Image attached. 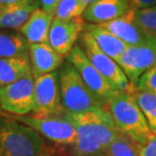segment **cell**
I'll use <instances>...</instances> for the list:
<instances>
[{
    "instance_id": "1",
    "label": "cell",
    "mask_w": 156,
    "mask_h": 156,
    "mask_svg": "<svg viewBox=\"0 0 156 156\" xmlns=\"http://www.w3.org/2000/svg\"><path fill=\"white\" fill-rule=\"evenodd\" d=\"M77 132L76 142L71 147L72 156H105L107 149L119 131L110 113L102 108L72 114L63 112Z\"/></svg>"
},
{
    "instance_id": "2",
    "label": "cell",
    "mask_w": 156,
    "mask_h": 156,
    "mask_svg": "<svg viewBox=\"0 0 156 156\" xmlns=\"http://www.w3.org/2000/svg\"><path fill=\"white\" fill-rule=\"evenodd\" d=\"M118 131L138 145H143L154 135L131 92L116 90L107 108Z\"/></svg>"
},
{
    "instance_id": "3",
    "label": "cell",
    "mask_w": 156,
    "mask_h": 156,
    "mask_svg": "<svg viewBox=\"0 0 156 156\" xmlns=\"http://www.w3.org/2000/svg\"><path fill=\"white\" fill-rule=\"evenodd\" d=\"M43 147L38 132L7 113L0 115V156H38Z\"/></svg>"
},
{
    "instance_id": "4",
    "label": "cell",
    "mask_w": 156,
    "mask_h": 156,
    "mask_svg": "<svg viewBox=\"0 0 156 156\" xmlns=\"http://www.w3.org/2000/svg\"><path fill=\"white\" fill-rule=\"evenodd\" d=\"M61 102L65 112L79 114L105 107L90 91L75 67L69 62L63 63L59 70Z\"/></svg>"
},
{
    "instance_id": "5",
    "label": "cell",
    "mask_w": 156,
    "mask_h": 156,
    "mask_svg": "<svg viewBox=\"0 0 156 156\" xmlns=\"http://www.w3.org/2000/svg\"><path fill=\"white\" fill-rule=\"evenodd\" d=\"M80 44L81 49L85 53L88 60L105 78V80L110 84L112 88L120 91L134 92L136 88L131 84L123 69L119 66L116 61L105 55L98 48L93 38L86 30L81 34Z\"/></svg>"
},
{
    "instance_id": "6",
    "label": "cell",
    "mask_w": 156,
    "mask_h": 156,
    "mask_svg": "<svg viewBox=\"0 0 156 156\" xmlns=\"http://www.w3.org/2000/svg\"><path fill=\"white\" fill-rule=\"evenodd\" d=\"M12 119L20 123L30 127L47 140L59 146H72L77 139L75 127L65 118L60 116H14Z\"/></svg>"
},
{
    "instance_id": "7",
    "label": "cell",
    "mask_w": 156,
    "mask_h": 156,
    "mask_svg": "<svg viewBox=\"0 0 156 156\" xmlns=\"http://www.w3.org/2000/svg\"><path fill=\"white\" fill-rule=\"evenodd\" d=\"M35 77L33 73L0 88V110L9 115L24 116L33 111Z\"/></svg>"
},
{
    "instance_id": "8",
    "label": "cell",
    "mask_w": 156,
    "mask_h": 156,
    "mask_svg": "<svg viewBox=\"0 0 156 156\" xmlns=\"http://www.w3.org/2000/svg\"><path fill=\"white\" fill-rule=\"evenodd\" d=\"M33 114L36 116H60L64 108L61 102L59 71L35 78Z\"/></svg>"
},
{
    "instance_id": "9",
    "label": "cell",
    "mask_w": 156,
    "mask_h": 156,
    "mask_svg": "<svg viewBox=\"0 0 156 156\" xmlns=\"http://www.w3.org/2000/svg\"><path fill=\"white\" fill-rule=\"evenodd\" d=\"M67 61L75 67V69L78 71L80 77L82 78L86 86L90 89V91L99 99L105 108H107L108 101L116 90L112 88L110 84L95 69V67L88 60L80 46H74L72 51L67 57Z\"/></svg>"
},
{
    "instance_id": "10",
    "label": "cell",
    "mask_w": 156,
    "mask_h": 156,
    "mask_svg": "<svg viewBox=\"0 0 156 156\" xmlns=\"http://www.w3.org/2000/svg\"><path fill=\"white\" fill-rule=\"evenodd\" d=\"M117 63L136 88L141 76L156 65V45L128 46Z\"/></svg>"
},
{
    "instance_id": "11",
    "label": "cell",
    "mask_w": 156,
    "mask_h": 156,
    "mask_svg": "<svg viewBox=\"0 0 156 156\" xmlns=\"http://www.w3.org/2000/svg\"><path fill=\"white\" fill-rule=\"evenodd\" d=\"M98 26L108 30L128 46L156 45V35L147 32L137 23L135 20V9L133 8L117 20Z\"/></svg>"
},
{
    "instance_id": "12",
    "label": "cell",
    "mask_w": 156,
    "mask_h": 156,
    "mask_svg": "<svg viewBox=\"0 0 156 156\" xmlns=\"http://www.w3.org/2000/svg\"><path fill=\"white\" fill-rule=\"evenodd\" d=\"M84 29L85 23L82 16L71 20L54 17L50 29L48 44L64 58L68 57Z\"/></svg>"
},
{
    "instance_id": "13",
    "label": "cell",
    "mask_w": 156,
    "mask_h": 156,
    "mask_svg": "<svg viewBox=\"0 0 156 156\" xmlns=\"http://www.w3.org/2000/svg\"><path fill=\"white\" fill-rule=\"evenodd\" d=\"M29 58L35 78L57 71L64 61L63 56L56 52L48 43L29 45Z\"/></svg>"
},
{
    "instance_id": "14",
    "label": "cell",
    "mask_w": 156,
    "mask_h": 156,
    "mask_svg": "<svg viewBox=\"0 0 156 156\" xmlns=\"http://www.w3.org/2000/svg\"><path fill=\"white\" fill-rule=\"evenodd\" d=\"M131 9L129 0H94L84 10V20L101 24L121 17Z\"/></svg>"
},
{
    "instance_id": "15",
    "label": "cell",
    "mask_w": 156,
    "mask_h": 156,
    "mask_svg": "<svg viewBox=\"0 0 156 156\" xmlns=\"http://www.w3.org/2000/svg\"><path fill=\"white\" fill-rule=\"evenodd\" d=\"M39 5L40 2L36 0H23L13 4L0 5V30H20Z\"/></svg>"
},
{
    "instance_id": "16",
    "label": "cell",
    "mask_w": 156,
    "mask_h": 156,
    "mask_svg": "<svg viewBox=\"0 0 156 156\" xmlns=\"http://www.w3.org/2000/svg\"><path fill=\"white\" fill-rule=\"evenodd\" d=\"M54 15L48 13L42 8H37L27 23L20 27V33L30 44L48 43L49 33Z\"/></svg>"
},
{
    "instance_id": "17",
    "label": "cell",
    "mask_w": 156,
    "mask_h": 156,
    "mask_svg": "<svg viewBox=\"0 0 156 156\" xmlns=\"http://www.w3.org/2000/svg\"><path fill=\"white\" fill-rule=\"evenodd\" d=\"M85 30L92 37L98 48L116 62L128 48L126 43L98 24H87Z\"/></svg>"
},
{
    "instance_id": "18",
    "label": "cell",
    "mask_w": 156,
    "mask_h": 156,
    "mask_svg": "<svg viewBox=\"0 0 156 156\" xmlns=\"http://www.w3.org/2000/svg\"><path fill=\"white\" fill-rule=\"evenodd\" d=\"M32 73L29 56L0 59V88Z\"/></svg>"
},
{
    "instance_id": "19",
    "label": "cell",
    "mask_w": 156,
    "mask_h": 156,
    "mask_svg": "<svg viewBox=\"0 0 156 156\" xmlns=\"http://www.w3.org/2000/svg\"><path fill=\"white\" fill-rule=\"evenodd\" d=\"M29 56V43L20 33L0 30V59Z\"/></svg>"
},
{
    "instance_id": "20",
    "label": "cell",
    "mask_w": 156,
    "mask_h": 156,
    "mask_svg": "<svg viewBox=\"0 0 156 156\" xmlns=\"http://www.w3.org/2000/svg\"><path fill=\"white\" fill-rule=\"evenodd\" d=\"M132 94L144 115L151 133L156 136V93L135 89Z\"/></svg>"
},
{
    "instance_id": "21",
    "label": "cell",
    "mask_w": 156,
    "mask_h": 156,
    "mask_svg": "<svg viewBox=\"0 0 156 156\" xmlns=\"http://www.w3.org/2000/svg\"><path fill=\"white\" fill-rule=\"evenodd\" d=\"M105 156H139L138 145L119 132L108 147Z\"/></svg>"
},
{
    "instance_id": "22",
    "label": "cell",
    "mask_w": 156,
    "mask_h": 156,
    "mask_svg": "<svg viewBox=\"0 0 156 156\" xmlns=\"http://www.w3.org/2000/svg\"><path fill=\"white\" fill-rule=\"evenodd\" d=\"M87 6L79 0H62L55 12V18L59 20H71L73 17L81 16Z\"/></svg>"
},
{
    "instance_id": "23",
    "label": "cell",
    "mask_w": 156,
    "mask_h": 156,
    "mask_svg": "<svg viewBox=\"0 0 156 156\" xmlns=\"http://www.w3.org/2000/svg\"><path fill=\"white\" fill-rule=\"evenodd\" d=\"M135 20L144 30L156 35V5L145 9H135Z\"/></svg>"
},
{
    "instance_id": "24",
    "label": "cell",
    "mask_w": 156,
    "mask_h": 156,
    "mask_svg": "<svg viewBox=\"0 0 156 156\" xmlns=\"http://www.w3.org/2000/svg\"><path fill=\"white\" fill-rule=\"evenodd\" d=\"M136 89L156 93V65L143 74L139 79Z\"/></svg>"
},
{
    "instance_id": "25",
    "label": "cell",
    "mask_w": 156,
    "mask_h": 156,
    "mask_svg": "<svg viewBox=\"0 0 156 156\" xmlns=\"http://www.w3.org/2000/svg\"><path fill=\"white\" fill-rule=\"evenodd\" d=\"M138 153L139 156H156V136L151 137L145 144L138 145Z\"/></svg>"
},
{
    "instance_id": "26",
    "label": "cell",
    "mask_w": 156,
    "mask_h": 156,
    "mask_svg": "<svg viewBox=\"0 0 156 156\" xmlns=\"http://www.w3.org/2000/svg\"><path fill=\"white\" fill-rule=\"evenodd\" d=\"M38 156H72V154H68L63 146L56 145L54 147H48L44 145L42 151Z\"/></svg>"
},
{
    "instance_id": "27",
    "label": "cell",
    "mask_w": 156,
    "mask_h": 156,
    "mask_svg": "<svg viewBox=\"0 0 156 156\" xmlns=\"http://www.w3.org/2000/svg\"><path fill=\"white\" fill-rule=\"evenodd\" d=\"M61 1L62 0H39L40 5L42 6L43 10H45L52 15H55L56 9H57Z\"/></svg>"
},
{
    "instance_id": "28",
    "label": "cell",
    "mask_w": 156,
    "mask_h": 156,
    "mask_svg": "<svg viewBox=\"0 0 156 156\" xmlns=\"http://www.w3.org/2000/svg\"><path fill=\"white\" fill-rule=\"evenodd\" d=\"M131 8L133 9H145L152 7L156 4V0H129Z\"/></svg>"
},
{
    "instance_id": "29",
    "label": "cell",
    "mask_w": 156,
    "mask_h": 156,
    "mask_svg": "<svg viewBox=\"0 0 156 156\" xmlns=\"http://www.w3.org/2000/svg\"><path fill=\"white\" fill-rule=\"evenodd\" d=\"M23 1V0H0V5H8V4H13V3Z\"/></svg>"
},
{
    "instance_id": "30",
    "label": "cell",
    "mask_w": 156,
    "mask_h": 156,
    "mask_svg": "<svg viewBox=\"0 0 156 156\" xmlns=\"http://www.w3.org/2000/svg\"><path fill=\"white\" fill-rule=\"evenodd\" d=\"M79 1H81L83 3V4H85L86 6H88L90 3H92L93 1H94V0H79Z\"/></svg>"
},
{
    "instance_id": "31",
    "label": "cell",
    "mask_w": 156,
    "mask_h": 156,
    "mask_svg": "<svg viewBox=\"0 0 156 156\" xmlns=\"http://www.w3.org/2000/svg\"><path fill=\"white\" fill-rule=\"evenodd\" d=\"M5 113V112H3V111H1V110H0V115H3V114H4Z\"/></svg>"
},
{
    "instance_id": "32",
    "label": "cell",
    "mask_w": 156,
    "mask_h": 156,
    "mask_svg": "<svg viewBox=\"0 0 156 156\" xmlns=\"http://www.w3.org/2000/svg\"><path fill=\"white\" fill-rule=\"evenodd\" d=\"M36 1H39V0H36Z\"/></svg>"
}]
</instances>
